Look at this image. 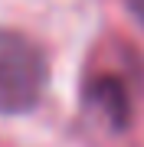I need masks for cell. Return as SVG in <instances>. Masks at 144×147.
I'll return each mask as SVG.
<instances>
[{
	"mask_svg": "<svg viewBox=\"0 0 144 147\" xmlns=\"http://www.w3.org/2000/svg\"><path fill=\"white\" fill-rule=\"evenodd\" d=\"M49 59L20 30H0V115H26L43 101Z\"/></svg>",
	"mask_w": 144,
	"mask_h": 147,
	"instance_id": "obj_1",
	"label": "cell"
},
{
	"mask_svg": "<svg viewBox=\"0 0 144 147\" xmlns=\"http://www.w3.org/2000/svg\"><path fill=\"white\" fill-rule=\"evenodd\" d=\"M82 105L112 131H124L131 121V98L118 75H92L82 88Z\"/></svg>",
	"mask_w": 144,
	"mask_h": 147,
	"instance_id": "obj_2",
	"label": "cell"
},
{
	"mask_svg": "<svg viewBox=\"0 0 144 147\" xmlns=\"http://www.w3.org/2000/svg\"><path fill=\"white\" fill-rule=\"evenodd\" d=\"M124 3H128V10L134 13V20L144 26V0H124Z\"/></svg>",
	"mask_w": 144,
	"mask_h": 147,
	"instance_id": "obj_3",
	"label": "cell"
}]
</instances>
